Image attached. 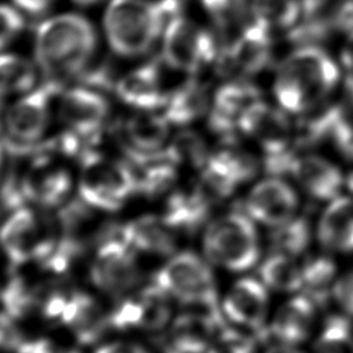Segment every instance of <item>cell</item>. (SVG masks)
I'll use <instances>...</instances> for the list:
<instances>
[{"label": "cell", "mask_w": 353, "mask_h": 353, "mask_svg": "<svg viewBox=\"0 0 353 353\" xmlns=\"http://www.w3.org/2000/svg\"><path fill=\"white\" fill-rule=\"evenodd\" d=\"M59 243L55 214L34 205L10 212L0 228V250L14 266L44 263Z\"/></svg>", "instance_id": "4"}, {"label": "cell", "mask_w": 353, "mask_h": 353, "mask_svg": "<svg viewBox=\"0 0 353 353\" xmlns=\"http://www.w3.org/2000/svg\"><path fill=\"white\" fill-rule=\"evenodd\" d=\"M212 154L228 168L239 185L251 181L262 165V161H258L252 153L232 146L222 148Z\"/></svg>", "instance_id": "38"}, {"label": "cell", "mask_w": 353, "mask_h": 353, "mask_svg": "<svg viewBox=\"0 0 353 353\" xmlns=\"http://www.w3.org/2000/svg\"><path fill=\"white\" fill-rule=\"evenodd\" d=\"M320 306L306 294L298 292L288 298L270 314L266 334L270 343L301 346L312 339L319 327Z\"/></svg>", "instance_id": "16"}, {"label": "cell", "mask_w": 353, "mask_h": 353, "mask_svg": "<svg viewBox=\"0 0 353 353\" xmlns=\"http://www.w3.org/2000/svg\"><path fill=\"white\" fill-rule=\"evenodd\" d=\"M243 207L256 225L273 229L299 215V197L281 176L269 175L250 189Z\"/></svg>", "instance_id": "14"}, {"label": "cell", "mask_w": 353, "mask_h": 353, "mask_svg": "<svg viewBox=\"0 0 353 353\" xmlns=\"http://www.w3.org/2000/svg\"><path fill=\"white\" fill-rule=\"evenodd\" d=\"M4 172V150H3V143H0V179Z\"/></svg>", "instance_id": "51"}, {"label": "cell", "mask_w": 353, "mask_h": 353, "mask_svg": "<svg viewBox=\"0 0 353 353\" xmlns=\"http://www.w3.org/2000/svg\"><path fill=\"white\" fill-rule=\"evenodd\" d=\"M77 76L80 77L83 87L98 92L105 90H114L119 80L114 77V66L106 59L99 62L90 61Z\"/></svg>", "instance_id": "39"}, {"label": "cell", "mask_w": 353, "mask_h": 353, "mask_svg": "<svg viewBox=\"0 0 353 353\" xmlns=\"http://www.w3.org/2000/svg\"><path fill=\"white\" fill-rule=\"evenodd\" d=\"M239 131L255 141L262 159L296 153L294 145V123L280 106L265 103L262 99L250 106L239 123Z\"/></svg>", "instance_id": "13"}, {"label": "cell", "mask_w": 353, "mask_h": 353, "mask_svg": "<svg viewBox=\"0 0 353 353\" xmlns=\"http://www.w3.org/2000/svg\"><path fill=\"white\" fill-rule=\"evenodd\" d=\"M76 4H80V6H92V4H97L99 3L101 0H73Z\"/></svg>", "instance_id": "53"}, {"label": "cell", "mask_w": 353, "mask_h": 353, "mask_svg": "<svg viewBox=\"0 0 353 353\" xmlns=\"http://www.w3.org/2000/svg\"><path fill=\"white\" fill-rule=\"evenodd\" d=\"M290 175L306 196L317 201H331L342 194L346 185L341 168L317 153H298Z\"/></svg>", "instance_id": "22"}, {"label": "cell", "mask_w": 353, "mask_h": 353, "mask_svg": "<svg viewBox=\"0 0 353 353\" xmlns=\"http://www.w3.org/2000/svg\"><path fill=\"white\" fill-rule=\"evenodd\" d=\"M164 157L175 164L176 167H192L201 170L208 157L210 152L204 138L192 130H182L175 134L165 145Z\"/></svg>", "instance_id": "33"}, {"label": "cell", "mask_w": 353, "mask_h": 353, "mask_svg": "<svg viewBox=\"0 0 353 353\" xmlns=\"http://www.w3.org/2000/svg\"><path fill=\"white\" fill-rule=\"evenodd\" d=\"M94 353H150L141 343L131 341H112L102 343Z\"/></svg>", "instance_id": "45"}, {"label": "cell", "mask_w": 353, "mask_h": 353, "mask_svg": "<svg viewBox=\"0 0 353 353\" xmlns=\"http://www.w3.org/2000/svg\"><path fill=\"white\" fill-rule=\"evenodd\" d=\"M263 336L230 324L228 320L218 330L212 346L216 353H259Z\"/></svg>", "instance_id": "37"}, {"label": "cell", "mask_w": 353, "mask_h": 353, "mask_svg": "<svg viewBox=\"0 0 353 353\" xmlns=\"http://www.w3.org/2000/svg\"><path fill=\"white\" fill-rule=\"evenodd\" d=\"M103 29L110 48L121 57H138L150 50L165 29L157 1L110 0Z\"/></svg>", "instance_id": "6"}, {"label": "cell", "mask_w": 353, "mask_h": 353, "mask_svg": "<svg viewBox=\"0 0 353 353\" xmlns=\"http://www.w3.org/2000/svg\"><path fill=\"white\" fill-rule=\"evenodd\" d=\"M201 254L214 268L230 273L250 272L262 258L258 225L244 211L211 218L201 233Z\"/></svg>", "instance_id": "3"}, {"label": "cell", "mask_w": 353, "mask_h": 353, "mask_svg": "<svg viewBox=\"0 0 353 353\" xmlns=\"http://www.w3.org/2000/svg\"><path fill=\"white\" fill-rule=\"evenodd\" d=\"M23 25V17L15 7L0 4V51L22 32Z\"/></svg>", "instance_id": "41"}, {"label": "cell", "mask_w": 353, "mask_h": 353, "mask_svg": "<svg viewBox=\"0 0 353 353\" xmlns=\"http://www.w3.org/2000/svg\"><path fill=\"white\" fill-rule=\"evenodd\" d=\"M332 254L307 252L302 261V291L320 307L332 302V290L339 276Z\"/></svg>", "instance_id": "29"}, {"label": "cell", "mask_w": 353, "mask_h": 353, "mask_svg": "<svg viewBox=\"0 0 353 353\" xmlns=\"http://www.w3.org/2000/svg\"><path fill=\"white\" fill-rule=\"evenodd\" d=\"M3 214H4V212L0 210V228H1V223H3V219H4V218H3Z\"/></svg>", "instance_id": "54"}, {"label": "cell", "mask_w": 353, "mask_h": 353, "mask_svg": "<svg viewBox=\"0 0 353 353\" xmlns=\"http://www.w3.org/2000/svg\"><path fill=\"white\" fill-rule=\"evenodd\" d=\"M79 196L92 208L116 212L137 194V175L131 163L110 160L95 150L81 160Z\"/></svg>", "instance_id": "8"}, {"label": "cell", "mask_w": 353, "mask_h": 353, "mask_svg": "<svg viewBox=\"0 0 353 353\" xmlns=\"http://www.w3.org/2000/svg\"><path fill=\"white\" fill-rule=\"evenodd\" d=\"M270 295L258 276H243L221 296V310L230 324L268 338Z\"/></svg>", "instance_id": "12"}, {"label": "cell", "mask_w": 353, "mask_h": 353, "mask_svg": "<svg viewBox=\"0 0 353 353\" xmlns=\"http://www.w3.org/2000/svg\"><path fill=\"white\" fill-rule=\"evenodd\" d=\"M262 353H305V352L301 347H298V346L270 343L266 349H263Z\"/></svg>", "instance_id": "48"}, {"label": "cell", "mask_w": 353, "mask_h": 353, "mask_svg": "<svg viewBox=\"0 0 353 353\" xmlns=\"http://www.w3.org/2000/svg\"><path fill=\"white\" fill-rule=\"evenodd\" d=\"M109 116L105 97L91 88L79 85L66 90L59 101V117L68 130L98 138Z\"/></svg>", "instance_id": "21"}, {"label": "cell", "mask_w": 353, "mask_h": 353, "mask_svg": "<svg viewBox=\"0 0 353 353\" xmlns=\"http://www.w3.org/2000/svg\"><path fill=\"white\" fill-rule=\"evenodd\" d=\"M331 142L345 157L353 160V109L347 103L341 105Z\"/></svg>", "instance_id": "40"}, {"label": "cell", "mask_w": 353, "mask_h": 353, "mask_svg": "<svg viewBox=\"0 0 353 353\" xmlns=\"http://www.w3.org/2000/svg\"><path fill=\"white\" fill-rule=\"evenodd\" d=\"M0 294H1V285H0Z\"/></svg>", "instance_id": "55"}, {"label": "cell", "mask_w": 353, "mask_h": 353, "mask_svg": "<svg viewBox=\"0 0 353 353\" xmlns=\"http://www.w3.org/2000/svg\"><path fill=\"white\" fill-rule=\"evenodd\" d=\"M135 167H138V171H135L137 194L149 199L161 196L167 193L176 181V165L168 161L164 153L149 163Z\"/></svg>", "instance_id": "35"}, {"label": "cell", "mask_w": 353, "mask_h": 353, "mask_svg": "<svg viewBox=\"0 0 353 353\" xmlns=\"http://www.w3.org/2000/svg\"><path fill=\"white\" fill-rule=\"evenodd\" d=\"M97 48V33L83 15L68 12L40 23L34 37L39 68L50 80L77 76L91 61Z\"/></svg>", "instance_id": "2"}, {"label": "cell", "mask_w": 353, "mask_h": 353, "mask_svg": "<svg viewBox=\"0 0 353 353\" xmlns=\"http://www.w3.org/2000/svg\"><path fill=\"white\" fill-rule=\"evenodd\" d=\"M216 37L183 15L172 19L163 30L164 62L176 70L196 73L215 62L221 51Z\"/></svg>", "instance_id": "11"}, {"label": "cell", "mask_w": 353, "mask_h": 353, "mask_svg": "<svg viewBox=\"0 0 353 353\" xmlns=\"http://www.w3.org/2000/svg\"><path fill=\"white\" fill-rule=\"evenodd\" d=\"M312 353H353V324L343 313L325 317L313 336Z\"/></svg>", "instance_id": "32"}, {"label": "cell", "mask_w": 353, "mask_h": 353, "mask_svg": "<svg viewBox=\"0 0 353 353\" xmlns=\"http://www.w3.org/2000/svg\"><path fill=\"white\" fill-rule=\"evenodd\" d=\"M51 154L37 152L30 165L23 171V188L28 203L44 210H58L68 200L72 190L70 174L51 161Z\"/></svg>", "instance_id": "19"}, {"label": "cell", "mask_w": 353, "mask_h": 353, "mask_svg": "<svg viewBox=\"0 0 353 353\" xmlns=\"http://www.w3.org/2000/svg\"><path fill=\"white\" fill-rule=\"evenodd\" d=\"M341 63L347 72V76H353V33L347 34L341 48Z\"/></svg>", "instance_id": "47"}, {"label": "cell", "mask_w": 353, "mask_h": 353, "mask_svg": "<svg viewBox=\"0 0 353 353\" xmlns=\"http://www.w3.org/2000/svg\"><path fill=\"white\" fill-rule=\"evenodd\" d=\"M114 92L121 102L137 110L164 108L168 98V94L161 87L159 63L153 61L120 77Z\"/></svg>", "instance_id": "26"}, {"label": "cell", "mask_w": 353, "mask_h": 353, "mask_svg": "<svg viewBox=\"0 0 353 353\" xmlns=\"http://www.w3.org/2000/svg\"><path fill=\"white\" fill-rule=\"evenodd\" d=\"M88 277L101 294L119 299L143 284L139 254L120 234L110 237L91 252Z\"/></svg>", "instance_id": "10"}, {"label": "cell", "mask_w": 353, "mask_h": 353, "mask_svg": "<svg viewBox=\"0 0 353 353\" xmlns=\"http://www.w3.org/2000/svg\"><path fill=\"white\" fill-rule=\"evenodd\" d=\"M6 95L0 91V132L4 130V117H6V103H4Z\"/></svg>", "instance_id": "50"}, {"label": "cell", "mask_w": 353, "mask_h": 353, "mask_svg": "<svg viewBox=\"0 0 353 353\" xmlns=\"http://www.w3.org/2000/svg\"><path fill=\"white\" fill-rule=\"evenodd\" d=\"M174 301L153 281L141 284L114 299L110 312L113 331L163 335L174 319Z\"/></svg>", "instance_id": "9"}, {"label": "cell", "mask_w": 353, "mask_h": 353, "mask_svg": "<svg viewBox=\"0 0 353 353\" xmlns=\"http://www.w3.org/2000/svg\"><path fill=\"white\" fill-rule=\"evenodd\" d=\"M214 23L223 30L241 29L251 19V0H201Z\"/></svg>", "instance_id": "36"}, {"label": "cell", "mask_w": 353, "mask_h": 353, "mask_svg": "<svg viewBox=\"0 0 353 353\" xmlns=\"http://www.w3.org/2000/svg\"><path fill=\"white\" fill-rule=\"evenodd\" d=\"M163 353H216L211 343L163 338Z\"/></svg>", "instance_id": "44"}, {"label": "cell", "mask_w": 353, "mask_h": 353, "mask_svg": "<svg viewBox=\"0 0 353 353\" xmlns=\"http://www.w3.org/2000/svg\"><path fill=\"white\" fill-rule=\"evenodd\" d=\"M58 325L63 327L72 338L83 345L91 346L101 342L109 331L110 312L95 295L74 288L63 306Z\"/></svg>", "instance_id": "18"}, {"label": "cell", "mask_w": 353, "mask_h": 353, "mask_svg": "<svg viewBox=\"0 0 353 353\" xmlns=\"http://www.w3.org/2000/svg\"><path fill=\"white\" fill-rule=\"evenodd\" d=\"M120 237L139 255L168 258L178 251L179 234L161 215L143 214L121 223Z\"/></svg>", "instance_id": "23"}, {"label": "cell", "mask_w": 353, "mask_h": 353, "mask_svg": "<svg viewBox=\"0 0 353 353\" xmlns=\"http://www.w3.org/2000/svg\"><path fill=\"white\" fill-rule=\"evenodd\" d=\"M258 279L270 292L292 295L302 291V261L284 252L268 251L261 258Z\"/></svg>", "instance_id": "28"}, {"label": "cell", "mask_w": 353, "mask_h": 353, "mask_svg": "<svg viewBox=\"0 0 353 353\" xmlns=\"http://www.w3.org/2000/svg\"><path fill=\"white\" fill-rule=\"evenodd\" d=\"M261 91L252 83L237 79L221 85L212 99L208 110L210 128L229 139L239 131V123L245 110L262 99Z\"/></svg>", "instance_id": "20"}, {"label": "cell", "mask_w": 353, "mask_h": 353, "mask_svg": "<svg viewBox=\"0 0 353 353\" xmlns=\"http://www.w3.org/2000/svg\"><path fill=\"white\" fill-rule=\"evenodd\" d=\"M14 4L28 14H41L48 10L55 0H12Z\"/></svg>", "instance_id": "46"}, {"label": "cell", "mask_w": 353, "mask_h": 353, "mask_svg": "<svg viewBox=\"0 0 353 353\" xmlns=\"http://www.w3.org/2000/svg\"><path fill=\"white\" fill-rule=\"evenodd\" d=\"M170 123L164 114L139 110L117 127V141L132 165L149 163L160 156L168 142Z\"/></svg>", "instance_id": "15"}, {"label": "cell", "mask_w": 353, "mask_h": 353, "mask_svg": "<svg viewBox=\"0 0 353 353\" xmlns=\"http://www.w3.org/2000/svg\"><path fill=\"white\" fill-rule=\"evenodd\" d=\"M314 232L324 251L353 255V194H341L328 201Z\"/></svg>", "instance_id": "24"}, {"label": "cell", "mask_w": 353, "mask_h": 353, "mask_svg": "<svg viewBox=\"0 0 353 353\" xmlns=\"http://www.w3.org/2000/svg\"><path fill=\"white\" fill-rule=\"evenodd\" d=\"M17 353H81L47 338H29Z\"/></svg>", "instance_id": "43"}, {"label": "cell", "mask_w": 353, "mask_h": 353, "mask_svg": "<svg viewBox=\"0 0 353 353\" xmlns=\"http://www.w3.org/2000/svg\"><path fill=\"white\" fill-rule=\"evenodd\" d=\"M339 66L317 46H302L277 66L273 95L288 114L299 116L324 103L339 83Z\"/></svg>", "instance_id": "1"}, {"label": "cell", "mask_w": 353, "mask_h": 353, "mask_svg": "<svg viewBox=\"0 0 353 353\" xmlns=\"http://www.w3.org/2000/svg\"><path fill=\"white\" fill-rule=\"evenodd\" d=\"M214 207L193 183L189 189H178L167 196L161 216L179 236H192L211 221Z\"/></svg>", "instance_id": "25"}, {"label": "cell", "mask_w": 353, "mask_h": 353, "mask_svg": "<svg viewBox=\"0 0 353 353\" xmlns=\"http://www.w3.org/2000/svg\"><path fill=\"white\" fill-rule=\"evenodd\" d=\"M316 239V232L306 216L296 215L287 223L269 229V251L284 252L295 258H303L310 252V245Z\"/></svg>", "instance_id": "30"}, {"label": "cell", "mask_w": 353, "mask_h": 353, "mask_svg": "<svg viewBox=\"0 0 353 353\" xmlns=\"http://www.w3.org/2000/svg\"><path fill=\"white\" fill-rule=\"evenodd\" d=\"M152 281L182 307L221 306L214 266L196 251L178 250L154 272Z\"/></svg>", "instance_id": "5"}, {"label": "cell", "mask_w": 353, "mask_h": 353, "mask_svg": "<svg viewBox=\"0 0 353 353\" xmlns=\"http://www.w3.org/2000/svg\"><path fill=\"white\" fill-rule=\"evenodd\" d=\"M210 106L208 87L196 79H190L168 94L163 114L170 124L182 127L200 119L210 110Z\"/></svg>", "instance_id": "27"}, {"label": "cell", "mask_w": 353, "mask_h": 353, "mask_svg": "<svg viewBox=\"0 0 353 353\" xmlns=\"http://www.w3.org/2000/svg\"><path fill=\"white\" fill-rule=\"evenodd\" d=\"M332 302L341 313L353 319V269L339 273L332 290Z\"/></svg>", "instance_id": "42"}, {"label": "cell", "mask_w": 353, "mask_h": 353, "mask_svg": "<svg viewBox=\"0 0 353 353\" xmlns=\"http://www.w3.org/2000/svg\"><path fill=\"white\" fill-rule=\"evenodd\" d=\"M346 188H347V190L353 194V172H350V174L346 176Z\"/></svg>", "instance_id": "52"}, {"label": "cell", "mask_w": 353, "mask_h": 353, "mask_svg": "<svg viewBox=\"0 0 353 353\" xmlns=\"http://www.w3.org/2000/svg\"><path fill=\"white\" fill-rule=\"evenodd\" d=\"M61 92V81L50 80L23 94L6 112L3 145L14 156H33L48 127L54 95Z\"/></svg>", "instance_id": "7"}, {"label": "cell", "mask_w": 353, "mask_h": 353, "mask_svg": "<svg viewBox=\"0 0 353 353\" xmlns=\"http://www.w3.org/2000/svg\"><path fill=\"white\" fill-rule=\"evenodd\" d=\"M346 98H347V105L353 109V76L346 77Z\"/></svg>", "instance_id": "49"}, {"label": "cell", "mask_w": 353, "mask_h": 353, "mask_svg": "<svg viewBox=\"0 0 353 353\" xmlns=\"http://www.w3.org/2000/svg\"><path fill=\"white\" fill-rule=\"evenodd\" d=\"M302 14V0H251V18L270 33L290 32Z\"/></svg>", "instance_id": "31"}, {"label": "cell", "mask_w": 353, "mask_h": 353, "mask_svg": "<svg viewBox=\"0 0 353 353\" xmlns=\"http://www.w3.org/2000/svg\"><path fill=\"white\" fill-rule=\"evenodd\" d=\"M37 70L32 61L25 57L0 52V91L23 95L36 88Z\"/></svg>", "instance_id": "34"}, {"label": "cell", "mask_w": 353, "mask_h": 353, "mask_svg": "<svg viewBox=\"0 0 353 353\" xmlns=\"http://www.w3.org/2000/svg\"><path fill=\"white\" fill-rule=\"evenodd\" d=\"M270 58V32L251 18L230 43L222 46L215 63L221 73L248 76L265 69Z\"/></svg>", "instance_id": "17"}]
</instances>
